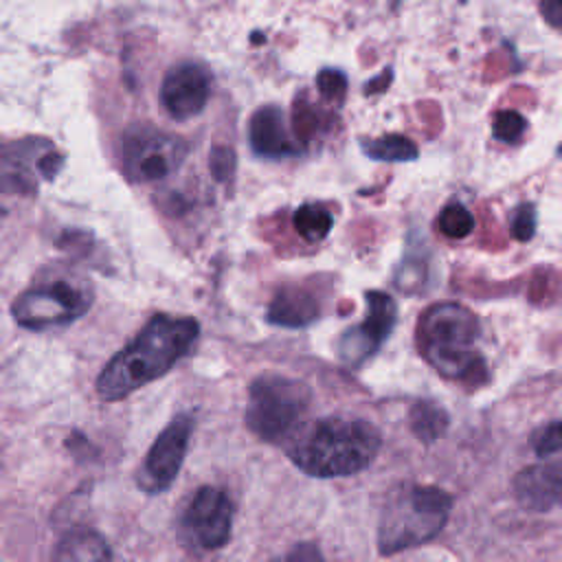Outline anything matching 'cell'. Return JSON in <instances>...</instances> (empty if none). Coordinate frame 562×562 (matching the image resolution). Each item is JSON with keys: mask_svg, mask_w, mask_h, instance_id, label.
Masks as SVG:
<instances>
[{"mask_svg": "<svg viewBox=\"0 0 562 562\" xmlns=\"http://www.w3.org/2000/svg\"><path fill=\"white\" fill-rule=\"evenodd\" d=\"M198 321L189 316L156 314L143 331L123 347L99 373L97 393L114 402L165 375L195 345Z\"/></svg>", "mask_w": 562, "mask_h": 562, "instance_id": "1", "label": "cell"}, {"mask_svg": "<svg viewBox=\"0 0 562 562\" xmlns=\"http://www.w3.org/2000/svg\"><path fill=\"white\" fill-rule=\"evenodd\" d=\"M380 450L378 428L360 417L329 415L292 432L288 457L310 476L334 479L364 470Z\"/></svg>", "mask_w": 562, "mask_h": 562, "instance_id": "2", "label": "cell"}, {"mask_svg": "<svg viewBox=\"0 0 562 562\" xmlns=\"http://www.w3.org/2000/svg\"><path fill=\"white\" fill-rule=\"evenodd\" d=\"M452 498L435 485L406 483L391 490L378 520L382 555L400 553L432 540L448 520Z\"/></svg>", "mask_w": 562, "mask_h": 562, "instance_id": "3", "label": "cell"}, {"mask_svg": "<svg viewBox=\"0 0 562 562\" xmlns=\"http://www.w3.org/2000/svg\"><path fill=\"white\" fill-rule=\"evenodd\" d=\"M479 318L459 303L430 305L417 325L422 356L450 380H465L483 367L476 353Z\"/></svg>", "mask_w": 562, "mask_h": 562, "instance_id": "4", "label": "cell"}, {"mask_svg": "<svg viewBox=\"0 0 562 562\" xmlns=\"http://www.w3.org/2000/svg\"><path fill=\"white\" fill-rule=\"evenodd\" d=\"M310 386L301 380L263 373L248 386L246 426L263 441L290 437L310 408Z\"/></svg>", "mask_w": 562, "mask_h": 562, "instance_id": "5", "label": "cell"}, {"mask_svg": "<svg viewBox=\"0 0 562 562\" xmlns=\"http://www.w3.org/2000/svg\"><path fill=\"white\" fill-rule=\"evenodd\" d=\"M90 292L86 285L68 279L44 281L22 292L11 312L18 325L26 329H48L66 325L90 307Z\"/></svg>", "mask_w": 562, "mask_h": 562, "instance_id": "6", "label": "cell"}, {"mask_svg": "<svg viewBox=\"0 0 562 562\" xmlns=\"http://www.w3.org/2000/svg\"><path fill=\"white\" fill-rule=\"evenodd\" d=\"M187 156L180 136L136 125L125 132L121 143V167L134 182H151L173 173Z\"/></svg>", "mask_w": 562, "mask_h": 562, "instance_id": "7", "label": "cell"}, {"mask_svg": "<svg viewBox=\"0 0 562 562\" xmlns=\"http://www.w3.org/2000/svg\"><path fill=\"white\" fill-rule=\"evenodd\" d=\"M64 158L44 138H24L0 147V191L31 195L42 180L53 178Z\"/></svg>", "mask_w": 562, "mask_h": 562, "instance_id": "8", "label": "cell"}, {"mask_svg": "<svg viewBox=\"0 0 562 562\" xmlns=\"http://www.w3.org/2000/svg\"><path fill=\"white\" fill-rule=\"evenodd\" d=\"M233 527V503L220 487H200L189 501L182 518V540L200 551H213L228 542Z\"/></svg>", "mask_w": 562, "mask_h": 562, "instance_id": "9", "label": "cell"}, {"mask_svg": "<svg viewBox=\"0 0 562 562\" xmlns=\"http://www.w3.org/2000/svg\"><path fill=\"white\" fill-rule=\"evenodd\" d=\"M364 299V321L342 331L338 340V358L351 367H360L362 362H367L389 338L395 325V303L386 292L369 290Z\"/></svg>", "mask_w": 562, "mask_h": 562, "instance_id": "10", "label": "cell"}, {"mask_svg": "<svg viewBox=\"0 0 562 562\" xmlns=\"http://www.w3.org/2000/svg\"><path fill=\"white\" fill-rule=\"evenodd\" d=\"M193 430L191 415H178L169 426L158 435L154 446L147 452V459L138 472V485L149 494L167 490L180 472V465L187 454L189 437Z\"/></svg>", "mask_w": 562, "mask_h": 562, "instance_id": "11", "label": "cell"}, {"mask_svg": "<svg viewBox=\"0 0 562 562\" xmlns=\"http://www.w3.org/2000/svg\"><path fill=\"white\" fill-rule=\"evenodd\" d=\"M211 94V75L204 66L184 61L173 66L160 88V99L165 110L173 119H191L200 114Z\"/></svg>", "mask_w": 562, "mask_h": 562, "instance_id": "12", "label": "cell"}, {"mask_svg": "<svg viewBox=\"0 0 562 562\" xmlns=\"http://www.w3.org/2000/svg\"><path fill=\"white\" fill-rule=\"evenodd\" d=\"M514 494L529 512L562 507V459L544 457V461L522 468L514 476Z\"/></svg>", "mask_w": 562, "mask_h": 562, "instance_id": "13", "label": "cell"}, {"mask_svg": "<svg viewBox=\"0 0 562 562\" xmlns=\"http://www.w3.org/2000/svg\"><path fill=\"white\" fill-rule=\"evenodd\" d=\"M248 138L252 151L266 158H279L294 151L285 116L277 105H263L250 116Z\"/></svg>", "mask_w": 562, "mask_h": 562, "instance_id": "14", "label": "cell"}, {"mask_svg": "<svg viewBox=\"0 0 562 562\" xmlns=\"http://www.w3.org/2000/svg\"><path fill=\"white\" fill-rule=\"evenodd\" d=\"M321 314L318 301L303 288L285 285L281 288L268 307V321L279 327H305L314 323Z\"/></svg>", "mask_w": 562, "mask_h": 562, "instance_id": "15", "label": "cell"}, {"mask_svg": "<svg viewBox=\"0 0 562 562\" xmlns=\"http://www.w3.org/2000/svg\"><path fill=\"white\" fill-rule=\"evenodd\" d=\"M408 424L413 435L424 441L430 443L437 437H441V432L448 426V415L441 406H437L435 402H415L408 411Z\"/></svg>", "mask_w": 562, "mask_h": 562, "instance_id": "16", "label": "cell"}, {"mask_svg": "<svg viewBox=\"0 0 562 562\" xmlns=\"http://www.w3.org/2000/svg\"><path fill=\"white\" fill-rule=\"evenodd\" d=\"M294 228L296 233L307 239V241H321L329 235L331 226H334V215L331 211L321 204V202H307V204H301L296 211H294Z\"/></svg>", "mask_w": 562, "mask_h": 562, "instance_id": "17", "label": "cell"}, {"mask_svg": "<svg viewBox=\"0 0 562 562\" xmlns=\"http://www.w3.org/2000/svg\"><path fill=\"white\" fill-rule=\"evenodd\" d=\"M55 558L57 560H105L110 558V549L97 533L77 531V533H68L59 542Z\"/></svg>", "mask_w": 562, "mask_h": 562, "instance_id": "18", "label": "cell"}, {"mask_svg": "<svg viewBox=\"0 0 562 562\" xmlns=\"http://www.w3.org/2000/svg\"><path fill=\"white\" fill-rule=\"evenodd\" d=\"M362 151L373 160H389V162L415 160L419 154L417 145L400 134H384L380 138L364 140Z\"/></svg>", "mask_w": 562, "mask_h": 562, "instance_id": "19", "label": "cell"}, {"mask_svg": "<svg viewBox=\"0 0 562 562\" xmlns=\"http://www.w3.org/2000/svg\"><path fill=\"white\" fill-rule=\"evenodd\" d=\"M439 231L446 235V237H452V239H461L465 235L472 233L474 228V217L472 213L461 204V202H450L441 209L439 213Z\"/></svg>", "mask_w": 562, "mask_h": 562, "instance_id": "20", "label": "cell"}, {"mask_svg": "<svg viewBox=\"0 0 562 562\" xmlns=\"http://www.w3.org/2000/svg\"><path fill=\"white\" fill-rule=\"evenodd\" d=\"M527 130V121L522 114L514 112V110H503L494 116V123H492V132L498 140L503 143H516Z\"/></svg>", "mask_w": 562, "mask_h": 562, "instance_id": "21", "label": "cell"}, {"mask_svg": "<svg viewBox=\"0 0 562 562\" xmlns=\"http://www.w3.org/2000/svg\"><path fill=\"white\" fill-rule=\"evenodd\" d=\"M531 446H533L538 457L562 454V422H551L544 428H540L533 435Z\"/></svg>", "mask_w": 562, "mask_h": 562, "instance_id": "22", "label": "cell"}, {"mask_svg": "<svg viewBox=\"0 0 562 562\" xmlns=\"http://www.w3.org/2000/svg\"><path fill=\"white\" fill-rule=\"evenodd\" d=\"M536 233V209L529 202H522L512 217V235L518 241H529Z\"/></svg>", "mask_w": 562, "mask_h": 562, "instance_id": "23", "label": "cell"}, {"mask_svg": "<svg viewBox=\"0 0 562 562\" xmlns=\"http://www.w3.org/2000/svg\"><path fill=\"white\" fill-rule=\"evenodd\" d=\"M316 86H318V90H321V94H323L325 99L338 101V99L345 97L347 79H345V75H342L340 70H336V68H325V70L318 72Z\"/></svg>", "mask_w": 562, "mask_h": 562, "instance_id": "24", "label": "cell"}, {"mask_svg": "<svg viewBox=\"0 0 562 562\" xmlns=\"http://www.w3.org/2000/svg\"><path fill=\"white\" fill-rule=\"evenodd\" d=\"M211 171L217 180H228L235 171V154L228 147H215L211 154Z\"/></svg>", "mask_w": 562, "mask_h": 562, "instance_id": "25", "label": "cell"}, {"mask_svg": "<svg viewBox=\"0 0 562 562\" xmlns=\"http://www.w3.org/2000/svg\"><path fill=\"white\" fill-rule=\"evenodd\" d=\"M542 15L553 26H562V0H540Z\"/></svg>", "mask_w": 562, "mask_h": 562, "instance_id": "26", "label": "cell"}, {"mask_svg": "<svg viewBox=\"0 0 562 562\" xmlns=\"http://www.w3.org/2000/svg\"><path fill=\"white\" fill-rule=\"evenodd\" d=\"M560 154H562V149H560Z\"/></svg>", "mask_w": 562, "mask_h": 562, "instance_id": "27", "label": "cell"}]
</instances>
